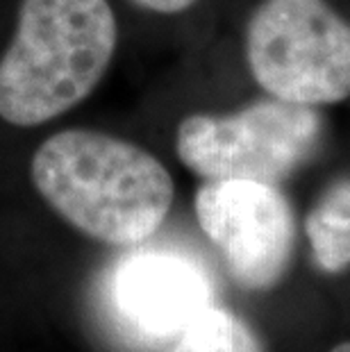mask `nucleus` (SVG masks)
<instances>
[{"label": "nucleus", "mask_w": 350, "mask_h": 352, "mask_svg": "<svg viewBox=\"0 0 350 352\" xmlns=\"http://www.w3.org/2000/svg\"><path fill=\"white\" fill-rule=\"evenodd\" d=\"M30 182L66 226L105 245H139L162 228L175 182L144 146L114 134L69 127L36 148Z\"/></svg>", "instance_id": "1"}, {"label": "nucleus", "mask_w": 350, "mask_h": 352, "mask_svg": "<svg viewBox=\"0 0 350 352\" xmlns=\"http://www.w3.org/2000/svg\"><path fill=\"white\" fill-rule=\"evenodd\" d=\"M193 212L237 287L264 294L285 280L296 250V214L280 184L205 179Z\"/></svg>", "instance_id": "5"}, {"label": "nucleus", "mask_w": 350, "mask_h": 352, "mask_svg": "<svg viewBox=\"0 0 350 352\" xmlns=\"http://www.w3.org/2000/svg\"><path fill=\"white\" fill-rule=\"evenodd\" d=\"M330 352H350V341H346V343H339V346H334Z\"/></svg>", "instance_id": "10"}, {"label": "nucleus", "mask_w": 350, "mask_h": 352, "mask_svg": "<svg viewBox=\"0 0 350 352\" xmlns=\"http://www.w3.org/2000/svg\"><path fill=\"white\" fill-rule=\"evenodd\" d=\"M243 57L271 98L311 109L350 98V21L330 0H259Z\"/></svg>", "instance_id": "3"}, {"label": "nucleus", "mask_w": 350, "mask_h": 352, "mask_svg": "<svg viewBox=\"0 0 350 352\" xmlns=\"http://www.w3.org/2000/svg\"><path fill=\"white\" fill-rule=\"evenodd\" d=\"M311 254L323 273L339 275L350 268V179H339L305 219Z\"/></svg>", "instance_id": "7"}, {"label": "nucleus", "mask_w": 350, "mask_h": 352, "mask_svg": "<svg viewBox=\"0 0 350 352\" xmlns=\"http://www.w3.org/2000/svg\"><path fill=\"white\" fill-rule=\"evenodd\" d=\"M116 48L109 0H21L0 55V118L39 127L76 109L105 80Z\"/></svg>", "instance_id": "2"}, {"label": "nucleus", "mask_w": 350, "mask_h": 352, "mask_svg": "<svg viewBox=\"0 0 350 352\" xmlns=\"http://www.w3.org/2000/svg\"><path fill=\"white\" fill-rule=\"evenodd\" d=\"M121 316L151 339H175L212 305V289L196 264L171 252H141L121 266L114 284Z\"/></svg>", "instance_id": "6"}, {"label": "nucleus", "mask_w": 350, "mask_h": 352, "mask_svg": "<svg viewBox=\"0 0 350 352\" xmlns=\"http://www.w3.org/2000/svg\"><path fill=\"white\" fill-rule=\"evenodd\" d=\"M164 352H269L241 316L210 305L193 316Z\"/></svg>", "instance_id": "8"}, {"label": "nucleus", "mask_w": 350, "mask_h": 352, "mask_svg": "<svg viewBox=\"0 0 350 352\" xmlns=\"http://www.w3.org/2000/svg\"><path fill=\"white\" fill-rule=\"evenodd\" d=\"M323 137L318 109L271 96L223 114L184 116L175 127V155L205 179H257L280 184L314 157Z\"/></svg>", "instance_id": "4"}, {"label": "nucleus", "mask_w": 350, "mask_h": 352, "mask_svg": "<svg viewBox=\"0 0 350 352\" xmlns=\"http://www.w3.org/2000/svg\"><path fill=\"white\" fill-rule=\"evenodd\" d=\"M139 10H146L151 14H160V16H175V14L189 12L198 0H130Z\"/></svg>", "instance_id": "9"}]
</instances>
